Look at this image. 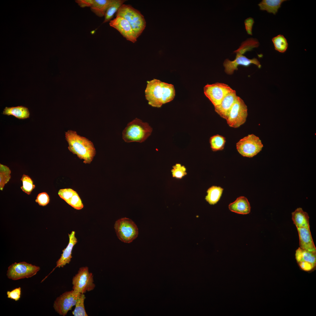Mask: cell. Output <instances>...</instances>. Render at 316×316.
I'll return each mask as SVG.
<instances>
[{
    "mask_svg": "<svg viewBox=\"0 0 316 316\" xmlns=\"http://www.w3.org/2000/svg\"><path fill=\"white\" fill-rule=\"evenodd\" d=\"M145 95L150 105L159 108L173 100L175 92L173 85L154 79L147 81Z\"/></svg>",
    "mask_w": 316,
    "mask_h": 316,
    "instance_id": "1",
    "label": "cell"
},
{
    "mask_svg": "<svg viewBox=\"0 0 316 316\" xmlns=\"http://www.w3.org/2000/svg\"><path fill=\"white\" fill-rule=\"evenodd\" d=\"M66 139L68 144V148L76 154L83 162L90 164L96 154L92 142L87 138L78 135L76 131L68 130L65 132Z\"/></svg>",
    "mask_w": 316,
    "mask_h": 316,
    "instance_id": "2",
    "label": "cell"
},
{
    "mask_svg": "<svg viewBox=\"0 0 316 316\" xmlns=\"http://www.w3.org/2000/svg\"><path fill=\"white\" fill-rule=\"evenodd\" d=\"M152 128L146 122L135 118L129 123L122 133V138L126 142H142L150 135Z\"/></svg>",
    "mask_w": 316,
    "mask_h": 316,
    "instance_id": "3",
    "label": "cell"
},
{
    "mask_svg": "<svg viewBox=\"0 0 316 316\" xmlns=\"http://www.w3.org/2000/svg\"><path fill=\"white\" fill-rule=\"evenodd\" d=\"M126 19L129 23L137 39L145 30L146 22L144 16L138 10L130 5L123 4L116 14Z\"/></svg>",
    "mask_w": 316,
    "mask_h": 316,
    "instance_id": "4",
    "label": "cell"
},
{
    "mask_svg": "<svg viewBox=\"0 0 316 316\" xmlns=\"http://www.w3.org/2000/svg\"><path fill=\"white\" fill-rule=\"evenodd\" d=\"M114 228L118 238L125 243H131L138 235L136 225L129 218H123L118 219L115 222Z\"/></svg>",
    "mask_w": 316,
    "mask_h": 316,
    "instance_id": "5",
    "label": "cell"
},
{
    "mask_svg": "<svg viewBox=\"0 0 316 316\" xmlns=\"http://www.w3.org/2000/svg\"><path fill=\"white\" fill-rule=\"evenodd\" d=\"M263 146L259 138L253 134L243 138L236 144L238 152L242 156L248 157L257 155L262 150Z\"/></svg>",
    "mask_w": 316,
    "mask_h": 316,
    "instance_id": "6",
    "label": "cell"
},
{
    "mask_svg": "<svg viewBox=\"0 0 316 316\" xmlns=\"http://www.w3.org/2000/svg\"><path fill=\"white\" fill-rule=\"evenodd\" d=\"M72 284L73 289L81 294L92 290L95 286L93 275L89 272L87 267L79 268L72 279Z\"/></svg>",
    "mask_w": 316,
    "mask_h": 316,
    "instance_id": "7",
    "label": "cell"
},
{
    "mask_svg": "<svg viewBox=\"0 0 316 316\" xmlns=\"http://www.w3.org/2000/svg\"><path fill=\"white\" fill-rule=\"evenodd\" d=\"M40 269L39 267L25 262H15L8 267L6 275L8 279L16 280L31 277Z\"/></svg>",
    "mask_w": 316,
    "mask_h": 316,
    "instance_id": "8",
    "label": "cell"
},
{
    "mask_svg": "<svg viewBox=\"0 0 316 316\" xmlns=\"http://www.w3.org/2000/svg\"><path fill=\"white\" fill-rule=\"evenodd\" d=\"M247 110L243 100L238 96L226 120L229 126L237 128L243 124L248 116Z\"/></svg>",
    "mask_w": 316,
    "mask_h": 316,
    "instance_id": "9",
    "label": "cell"
},
{
    "mask_svg": "<svg viewBox=\"0 0 316 316\" xmlns=\"http://www.w3.org/2000/svg\"><path fill=\"white\" fill-rule=\"evenodd\" d=\"M80 293L74 290L66 291L58 297L54 301L53 307L59 315L65 316L75 304Z\"/></svg>",
    "mask_w": 316,
    "mask_h": 316,
    "instance_id": "10",
    "label": "cell"
},
{
    "mask_svg": "<svg viewBox=\"0 0 316 316\" xmlns=\"http://www.w3.org/2000/svg\"><path fill=\"white\" fill-rule=\"evenodd\" d=\"M232 90L228 85L219 83L207 84L204 87L205 95L214 107L219 104L225 96Z\"/></svg>",
    "mask_w": 316,
    "mask_h": 316,
    "instance_id": "11",
    "label": "cell"
},
{
    "mask_svg": "<svg viewBox=\"0 0 316 316\" xmlns=\"http://www.w3.org/2000/svg\"><path fill=\"white\" fill-rule=\"evenodd\" d=\"M234 52L236 54L235 59L232 61L226 59L223 63L225 71L226 74L229 75L233 74L235 70H238V67L239 65L248 67L251 64H253L257 66L259 68L261 67V66L257 59L253 58L250 59L242 54L235 51Z\"/></svg>",
    "mask_w": 316,
    "mask_h": 316,
    "instance_id": "12",
    "label": "cell"
},
{
    "mask_svg": "<svg viewBox=\"0 0 316 316\" xmlns=\"http://www.w3.org/2000/svg\"><path fill=\"white\" fill-rule=\"evenodd\" d=\"M110 25L117 30L127 40L133 43L137 40L133 31L128 22L123 17L116 16L109 23Z\"/></svg>",
    "mask_w": 316,
    "mask_h": 316,
    "instance_id": "13",
    "label": "cell"
},
{
    "mask_svg": "<svg viewBox=\"0 0 316 316\" xmlns=\"http://www.w3.org/2000/svg\"><path fill=\"white\" fill-rule=\"evenodd\" d=\"M237 97L235 90H232L225 96L219 104L214 107L216 112L226 120Z\"/></svg>",
    "mask_w": 316,
    "mask_h": 316,
    "instance_id": "14",
    "label": "cell"
},
{
    "mask_svg": "<svg viewBox=\"0 0 316 316\" xmlns=\"http://www.w3.org/2000/svg\"><path fill=\"white\" fill-rule=\"evenodd\" d=\"M68 235L69 238L68 243L66 248L63 250V253L60 257L56 262V268L63 267L66 264L70 263L72 258V250L78 241L75 236V231H72L70 234H68Z\"/></svg>",
    "mask_w": 316,
    "mask_h": 316,
    "instance_id": "15",
    "label": "cell"
},
{
    "mask_svg": "<svg viewBox=\"0 0 316 316\" xmlns=\"http://www.w3.org/2000/svg\"><path fill=\"white\" fill-rule=\"evenodd\" d=\"M299 239V247L312 252H316V248L310 232V227L297 228Z\"/></svg>",
    "mask_w": 316,
    "mask_h": 316,
    "instance_id": "16",
    "label": "cell"
},
{
    "mask_svg": "<svg viewBox=\"0 0 316 316\" xmlns=\"http://www.w3.org/2000/svg\"><path fill=\"white\" fill-rule=\"evenodd\" d=\"M229 208L231 211L236 213L246 214L250 212L251 207L247 199L244 196H240L230 204Z\"/></svg>",
    "mask_w": 316,
    "mask_h": 316,
    "instance_id": "17",
    "label": "cell"
},
{
    "mask_svg": "<svg viewBox=\"0 0 316 316\" xmlns=\"http://www.w3.org/2000/svg\"><path fill=\"white\" fill-rule=\"evenodd\" d=\"M292 218L297 228L310 227L308 214L301 208H298L292 213Z\"/></svg>",
    "mask_w": 316,
    "mask_h": 316,
    "instance_id": "18",
    "label": "cell"
},
{
    "mask_svg": "<svg viewBox=\"0 0 316 316\" xmlns=\"http://www.w3.org/2000/svg\"><path fill=\"white\" fill-rule=\"evenodd\" d=\"M3 114L8 116L13 115L20 119H23L29 117L30 112L28 108L23 106L16 107H6L4 109Z\"/></svg>",
    "mask_w": 316,
    "mask_h": 316,
    "instance_id": "19",
    "label": "cell"
},
{
    "mask_svg": "<svg viewBox=\"0 0 316 316\" xmlns=\"http://www.w3.org/2000/svg\"><path fill=\"white\" fill-rule=\"evenodd\" d=\"M296 258L298 263L304 262L315 265L316 252L308 251L299 247L296 251Z\"/></svg>",
    "mask_w": 316,
    "mask_h": 316,
    "instance_id": "20",
    "label": "cell"
},
{
    "mask_svg": "<svg viewBox=\"0 0 316 316\" xmlns=\"http://www.w3.org/2000/svg\"><path fill=\"white\" fill-rule=\"evenodd\" d=\"M285 0H263L258 4L260 9L275 15Z\"/></svg>",
    "mask_w": 316,
    "mask_h": 316,
    "instance_id": "21",
    "label": "cell"
},
{
    "mask_svg": "<svg viewBox=\"0 0 316 316\" xmlns=\"http://www.w3.org/2000/svg\"><path fill=\"white\" fill-rule=\"evenodd\" d=\"M112 1L113 0H93V3L90 7V9L98 16L100 17H103Z\"/></svg>",
    "mask_w": 316,
    "mask_h": 316,
    "instance_id": "22",
    "label": "cell"
},
{
    "mask_svg": "<svg viewBox=\"0 0 316 316\" xmlns=\"http://www.w3.org/2000/svg\"><path fill=\"white\" fill-rule=\"evenodd\" d=\"M223 189L219 186H213L207 191L205 200L210 204L214 205L219 201L221 196Z\"/></svg>",
    "mask_w": 316,
    "mask_h": 316,
    "instance_id": "23",
    "label": "cell"
},
{
    "mask_svg": "<svg viewBox=\"0 0 316 316\" xmlns=\"http://www.w3.org/2000/svg\"><path fill=\"white\" fill-rule=\"evenodd\" d=\"M125 0H113L106 11L103 23L111 20L115 13H116L121 6L126 1Z\"/></svg>",
    "mask_w": 316,
    "mask_h": 316,
    "instance_id": "24",
    "label": "cell"
},
{
    "mask_svg": "<svg viewBox=\"0 0 316 316\" xmlns=\"http://www.w3.org/2000/svg\"><path fill=\"white\" fill-rule=\"evenodd\" d=\"M226 138L218 134L211 137L209 139L211 148L213 151L222 150L226 142Z\"/></svg>",
    "mask_w": 316,
    "mask_h": 316,
    "instance_id": "25",
    "label": "cell"
},
{
    "mask_svg": "<svg viewBox=\"0 0 316 316\" xmlns=\"http://www.w3.org/2000/svg\"><path fill=\"white\" fill-rule=\"evenodd\" d=\"M272 41L276 50L281 53H284L287 49L288 43L286 38L283 35H279L273 37Z\"/></svg>",
    "mask_w": 316,
    "mask_h": 316,
    "instance_id": "26",
    "label": "cell"
},
{
    "mask_svg": "<svg viewBox=\"0 0 316 316\" xmlns=\"http://www.w3.org/2000/svg\"><path fill=\"white\" fill-rule=\"evenodd\" d=\"M259 45V43L256 39L250 38L242 42L241 46L236 51L244 54L247 51H250L254 48L257 47Z\"/></svg>",
    "mask_w": 316,
    "mask_h": 316,
    "instance_id": "27",
    "label": "cell"
},
{
    "mask_svg": "<svg viewBox=\"0 0 316 316\" xmlns=\"http://www.w3.org/2000/svg\"><path fill=\"white\" fill-rule=\"evenodd\" d=\"M85 297L84 294H81L75 305V308L72 312L74 316H87L85 308L84 302Z\"/></svg>",
    "mask_w": 316,
    "mask_h": 316,
    "instance_id": "28",
    "label": "cell"
},
{
    "mask_svg": "<svg viewBox=\"0 0 316 316\" xmlns=\"http://www.w3.org/2000/svg\"><path fill=\"white\" fill-rule=\"evenodd\" d=\"M11 171L6 166L0 164V189L2 190L5 185L11 178Z\"/></svg>",
    "mask_w": 316,
    "mask_h": 316,
    "instance_id": "29",
    "label": "cell"
},
{
    "mask_svg": "<svg viewBox=\"0 0 316 316\" xmlns=\"http://www.w3.org/2000/svg\"><path fill=\"white\" fill-rule=\"evenodd\" d=\"M20 180L23 183V186L21 187L22 190L28 195L30 194L35 188L32 179L28 176L23 174Z\"/></svg>",
    "mask_w": 316,
    "mask_h": 316,
    "instance_id": "30",
    "label": "cell"
},
{
    "mask_svg": "<svg viewBox=\"0 0 316 316\" xmlns=\"http://www.w3.org/2000/svg\"><path fill=\"white\" fill-rule=\"evenodd\" d=\"M186 169L184 166L179 164H176L173 166L171 172L173 177L176 178H181L187 174Z\"/></svg>",
    "mask_w": 316,
    "mask_h": 316,
    "instance_id": "31",
    "label": "cell"
},
{
    "mask_svg": "<svg viewBox=\"0 0 316 316\" xmlns=\"http://www.w3.org/2000/svg\"><path fill=\"white\" fill-rule=\"evenodd\" d=\"M67 203L78 210L82 209L84 207L81 199L76 192Z\"/></svg>",
    "mask_w": 316,
    "mask_h": 316,
    "instance_id": "32",
    "label": "cell"
},
{
    "mask_svg": "<svg viewBox=\"0 0 316 316\" xmlns=\"http://www.w3.org/2000/svg\"><path fill=\"white\" fill-rule=\"evenodd\" d=\"M75 192L71 188L63 189L59 190L58 194L61 198L67 203Z\"/></svg>",
    "mask_w": 316,
    "mask_h": 316,
    "instance_id": "33",
    "label": "cell"
},
{
    "mask_svg": "<svg viewBox=\"0 0 316 316\" xmlns=\"http://www.w3.org/2000/svg\"><path fill=\"white\" fill-rule=\"evenodd\" d=\"M50 198L48 194L43 192L38 194L35 200V202L40 206H44L49 202Z\"/></svg>",
    "mask_w": 316,
    "mask_h": 316,
    "instance_id": "34",
    "label": "cell"
},
{
    "mask_svg": "<svg viewBox=\"0 0 316 316\" xmlns=\"http://www.w3.org/2000/svg\"><path fill=\"white\" fill-rule=\"evenodd\" d=\"M21 294V288L20 287L16 288L11 291L7 292V298L18 301L20 298Z\"/></svg>",
    "mask_w": 316,
    "mask_h": 316,
    "instance_id": "35",
    "label": "cell"
},
{
    "mask_svg": "<svg viewBox=\"0 0 316 316\" xmlns=\"http://www.w3.org/2000/svg\"><path fill=\"white\" fill-rule=\"evenodd\" d=\"M254 23L253 19L250 17L248 18L245 21V29L248 34L252 35V28Z\"/></svg>",
    "mask_w": 316,
    "mask_h": 316,
    "instance_id": "36",
    "label": "cell"
},
{
    "mask_svg": "<svg viewBox=\"0 0 316 316\" xmlns=\"http://www.w3.org/2000/svg\"><path fill=\"white\" fill-rule=\"evenodd\" d=\"M75 2L82 8L90 7L93 2V0H76Z\"/></svg>",
    "mask_w": 316,
    "mask_h": 316,
    "instance_id": "37",
    "label": "cell"
},
{
    "mask_svg": "<svg viewBox=\"0 0 316 316\" xmlns=\"http://www.w3.org/2000/svg\"><path fill=\"white\" fill-rule=\"evenodd\" d=\"M300 267L303 270L309 271L312 269L315 265L311 263L304 262H300L298 263Z\"/></svg>",
    "mask_w": 316,
    "mask_h": 316,
    "instance_id": "38",
    "label": "cell"
}]
</instances>
